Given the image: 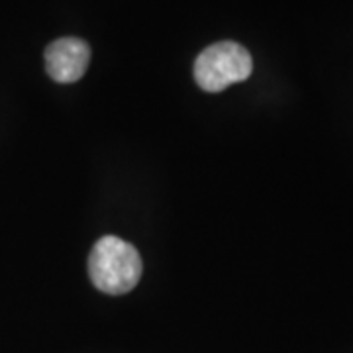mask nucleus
<instances>
[{"label": "nucleus", "instance_id": "f03ea898", "mask_svg": "<svg viewBox=\"0 0 353 353\" xmlns=\"http://www.w3.org/2000/svg\"><path fill=\"white\" fill-rule=\"evenodd\" d=\"M250 51L236 41H218L201 51L194 61V81L206 92H222L252 75Z\"/></svg>", "mask_w": 353, "mask_h": 353}, {"label": "nucleus", "instance_id": "7ed1b4c3", "mask_svg": "<svg viewBox=\"0 0 353 353\" xmlns=\"http://www.w3.org/2000/svg\"><path fill=\"white\" fill-rule=\"evenodd\" d=\"M90 48L79 38L55 39L46 50V71L55 83H75L87 73Z\"/></svg>", "mask_w": 353, "mask_h": 353}, {"label": "nucleus", "instance_id": "f257e3e1", "mask_svg": "<svg viewBox=\"0 0 353 353\" xmlns=\"http://www.w3.org/2000/svg\"><path fill=\"white\" fill-rule=\"evenodd\" d=\"M88 275L92 285L102 292L124 294L138 285L141 257L132 243L116 236H104L90 252Z\"/></svg>", "mask_w": 353, "mask_h": 353}]
</instances>
